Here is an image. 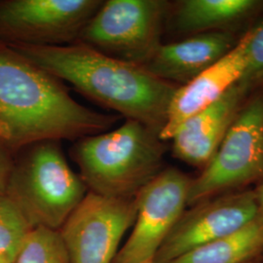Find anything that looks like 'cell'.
Masks as SVG:
<instances>
[{"label":"cell","instance_id":"cell-11","mask_svg":"<svg viewBox=\"0 0 263 263\" xmlns=\"http://www.w3.org/2000/svg\"><path fill=\"white\" fill-rule=\"evenodd\" d=\"M251 30L215 65L190 82L179 86L170 103L167 118L159 133L160 140H172L179 127L196 113L215 104L241 82L248 66V45Z\"/></svg>","mask_w":263,"mask_h":263},{"label":"cell","instance_id":"cell-5","mask_svg":"<svg viewBox=\"0 0 263 263\" xmlns=\"http://www.w3.org/2000/svg\"><path fill=\"white\" fill-rule=\"evenodd\" d=\"M168 7L160 0L103 1L77 41L107 56L144 66L162 45Z\"/></svg>","mask_w":263,"mask_h":263},{"label":"cell","instance_id":"cell-6","mask_svg":"<svg viewBox=\"0 0 263 263\" xmlns=\"http://www.w3.org/2000/svg\"><path fill=\"white\" fill-rule=\"evenodd\" d=\"M263 177V94L244 104L213 158L191 179L187 206Z\"/></svg>","mask_w":263,"mask_h":263},{"label":"cell","instance_id":"cell-20","mask_svg":"<svg viewBox=\"0 0 263 263\" xmlns=\"http://www.w3.org/2000/svg\"><path fill=\"white\" fill-rule=\"evenodd\" d=\"M254 193L259 214L263 215V182L260 185L257 186V188L254 190Z\"/></svg>","mask_w":263,"mask_h":263},{"label":"cell","instance_id":"cell-4","mask_svg":"<svg viewBox=\"0 0 263 263\" xmlns=\"http://www.w3.org/2000/svg\"><path fill=\"white\" fill-rule=\"evenodd\" d=\"M24 148L21 161L13 163L6 194L33 227L59 231L88 188L68 165L61 141H36Z\"/></svg>","mask_w":263,"mask_h":263},{"label":"cell","instance_id":"cell-9","mask_svg":"<svg viewBox=\"0 0 263 263\" xmlns=\"http://www.w3.org/2000/svg\"><path fill=\"white\" fill-rule=\"evenodd\" d=\"M100 0H9L0 3V35L13 44L62 46L74 43Z\"/></svg>","mask_w":263,"mask_h":263},{"label":"cell","instance_id":"cell-7","mask_svg":"<svg viewBox=\"0 0 263 263\" xmlns=\"http://www.w3.org/2000/svg\"><path fill=\"white\" fill-rule=\"evenodd\" d=\"M137 212L135 197H107L88 191L59 230L69 262L113 263Z\"/></svg>","mask_w":263,"mask_h":263},{"label":"cell","instance_id":"cell-15","mask_svg":"<svg viewBox=\"0 0 263 263\" xmlns=\"http://www.w3.org/2000/svg\"><path fill=\"white\" fill-rule=\"evenodd\" d=\"M263 252V215L171 263H243Z\"/></svg>","mask_w":263,"mask_h":263},{"label":"cell","instance_id":"cell-19","mask_svg":"<svg viewBox=\"0 0 263 263\" xmlns=\"http://www.w3.org/2000/svg\"><path fill=\"white\" fill-rule=\"evenodd\" d=\"M13 161L10 151L0 143V194L6 193Z\"/></svg>","mask_w":263,"mask_h":263},{"label":"cell","instance_id":"cell-12","mask_svg":"<svg viewBox=\"0 0 263 263\" xmlns=\"http://www.w3.org/2000/svg\"><path fill=\"white\" fill-rule=\"evenodd\" d=\"M247 91L239 82L215 104L183 123L171 140L174 156L204 169L242 108Z\"/></svg>","mask_w":263,"mask_h":263},{"label":"cell","instance_id":"cell-14","mask_svg":"<svg viewBox=\"0 0 263 263\" xmlns=\"http://www.w3.org/2000/svg\"><path fill=\"white\" fill-rule=\"evenodd\" d=\"M261 2L255 0H183L171 16L179 33H203L224 27L252 14Z\"/></svg>","mask_w":263,"mask_h":263},{"label":"cell","instance_id":"cell-17","mask_svg":"<svg viewBox=\"0 0 263 263\" xmlns=\"http://www.w3.org/2000/svg\"><path fill=\"white\" fill-rule=\"evenodd\" d=\"M14 263H70L58 230L34 227L20 248Z\"/></svg>","mask_w":263,"mask_h":263},{"label":"cell","instance_id":"cell-13","mask_svg":"<svg viewBox=\"0 0 263 263\" xmlns=\"http://www.w3.org/2000/svg\"><path fill=\"white\" fill-rule=\"evenodd\" d=\"M236 43L234 36L224 31L198 33L162 44L144 67L160 79L182 86L215 65Z\"/></svg>","mask_w":263,"mask_h":263},{"label":"cell","instance_id":"cell-2","mask_svg":"<svg viewBox=\"0 0 263 263\" xmlns=\"http://www.w3.org/2000/svg\"><path fill=\"white\" fill-rule=\"evenodd\" d=\"M9 48L104 107L159 132L179 86L144 66L107 56L81 42L62 46L11 44Z\"/></svg>","mask_w":263,"mask_h":263},{"label":"cell","instance_id":"cell-22","mask_svg":"<svg viewBox=\"0 0 263 263\" xmlns=\"http://www.w3.org/2000/svg\"><path fill=\"white\" fill-rule=\"evenodd\" d=\"M147 263H154L153 261H151V262H147Z\"/></svg>","mask_w":263,"mask_h":263},{"label":"cell","instance_id":"cell-10","mask_svg":"<svg viewBox=\"0 0 263 263\" xmlns=\"http://www.w3.org/2000/svg\"><path fill=\"white\" fill-rule=\"evenodd\" d=\"M184 212L154 257L171 263L183 254L228 235L259 214L254 191L215 196Z\"/></svg>","mask_w":263,"mask_h":263},{"label":"cell","instance_id":"cell-18","mask_svg":"<svg viewBox=\"0 0 263 263\" xmlns=\"http://www.w3.org/2000/svg\"><path fill=\"white\" fill-rule=\"evenodd\" d=\"M263 80V23L251 29L248 45V66L241 84L248 89L255 82Z\"/></svg>","mask_w":263,"mask_h":263},{"label":"cell","instance_id":"cell-21","mask_svg":"<svg viewBox=\"0 0 263 263\" xmlns=\"http://www.w3.org/2000/svg\"><path fill=\"white\" fill-rule=\"evenodd\" d=\"M0 263H12L8 261V260H6V259H4V258H1L0 257Z\"/></svg>","mask_w":263,"mask_h":263},{"label":"cell","instance_id":"cell-16","mask_svg":"<svg viewBox=\"0 0 263 263\" xmlns=\"http://www.w3.org/2000/svg\"><path fill=\"white\" fill-rule=\"evenodd\" d=\"M32 228L19 205L6 193L0 194V257L15 262L21 246Z\"/></svg>","mask_w":263,"mask_h":263},{"label":"cell","instance_id":"cell-1","mask_svg":"<svg viewBox=\"0 0 263 263\" xmlns=\"http://www.w3.org/2000/svg\"><path fill=\"white\" fill-rule=\"evenodd\" d=\"M119 118L79 104L55 76L11 48L0 49V143L8 151L44 140H80Z\"/></svg>","mask_w":263,"mask_h":263},{"label":"cell","instance_id":"cell-3","mask_svg":"<svg viewBox=\"0 0 263 263\" xmlns=\"http://www.w3.org/2000/svg\"><path fill=\"white\" fill-rule=\"evenodd\" d=\"M166 146L159 132L133 119L120 127L77 140L70 154L90 191L134 198L162 171Z\"/></svg>","mask_w":263,"mask_h":263},{"label":"cell","instance_id":"cell-8","mask_svg":"<svg viewBox=\"0 0 263 263\" xmlns=\"http://www.w3.org/2000/svg\"><path fill=\"white\" fill-rule=\"evenodd\" d=\"M191 179L175 168L162 170L135 196L137 218L113 263H147L187 207Z\"/></svg>","mask_w":263,"mask_h":263}]
</instances>
